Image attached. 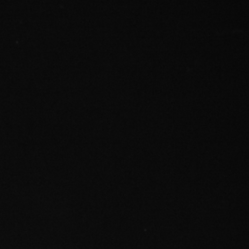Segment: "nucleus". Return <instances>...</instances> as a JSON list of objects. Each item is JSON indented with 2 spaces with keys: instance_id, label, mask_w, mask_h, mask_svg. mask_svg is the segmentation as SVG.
<instances>
[]
</instances>
